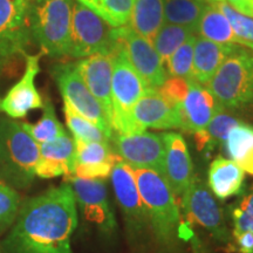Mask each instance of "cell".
Segmentation results:
<instances>
[{
	"mask_svg": "<svg viewBox=\"0 0 253 253\" xmlns=\"http://www.w3.org/2000/svg\"><path fill=\"white\" fill-rule=\"evenodd\" d=\"M224 148L231 161L253 176V126L242 122L233 126L224 142Z\"/></svg>",
	"mask_w": 253,
	"mask_h": 253,
	"instance_id": "cell-24",
	"label": "cell"
},
{
	"mask_svg": "<svg viewBox=\"0 0 253 253\" xmlns=\"http://www.w3.org/2000/svg\"><path fill=\"white\" fill-rule=\"evenodd\" d=\"M132 119L142 131L148 128L158 130L179 129V118L173 109L162 99L157 89L147 88L132 109Z\"/></svg>",
	"mask_w": 253,
	"mask_h": 253,
	"instance_id": "cell-20",
	"label": "cell"
},
{
	"mask_svg": "<svg viewBox=\"0 0 253 253\" xmlns=\"http://www.w3.org/2000/svg\"><path fill=\"white\" fill-rule=\"evenodd\" d=\"M126 58L144 81L147 88L158 89L169 78L166 66L149 40L132 30L130 25L116 28Z\"/></svg>",
	"mask_w": 253,
	"mask_h": 253,
	"instance_id": "cell-14",
	"label": "cell"
},
{
	"mask_svg": "<svg viewBox=\"0 0 253 253\" xmlns=\"http://www.w3.org/2000/svg\"><path fill=\"white\" fill-rule=\"evenodd\" d=\"M42 52L36 55H25V71L13 87L9 88L0 99V112L12 120L23 119L32 110L41 109L43 100L36 86V79L40 72Z\"/></svg>",
	"mask_w": 253,
	"mask_h": 253,
	"instance_id": "cell-15",
	"label": "cell"
},
{
	"mask_svg": "<svg viewBox=\"0 0 253 253\" xmlns=\"http://www.w3.org/2000/svg\"><path fill=\"white\" fill-rule=\"evenodd\" d=\"M232 238L239 253H253V184L230 205Z\"/></svg>",
	"mask_w": 253,
	"mask_h": 253,
	"instance_id": "cell-23",
	"label": "cell"
},
{
	"mask_svg": "<svg viewBox=\"0 0 253 253\" xmlns=\"http://www.w3.org/2000/svg\"><path fill=\"white\" fill-rule=\"evenodd\" d=\"M110 144L115 154L129 167L153 170L164 177L166 145L162 134L147 130L130 135L114 132Z\"/></svg>",
	"mask_w": 253,
	"mask_h": 253,
	"instance_id": "cell-12",
	"label": "cell"
},
{
	"mask_svg": "<svg viewBox=\"0 0 253 253\" xmlns=\"http://www.w3.org/2000/svg\"><path fill=\"white\" fill-rule=\"evenodd\" d=\"M242 122V120L236 118L233 114L226 112V109L220 110L213 116L204 130L194 134L198 150L207 151L209 154L217 147L223 145L231 129Z\"/></svg>",
	"mask_w": 253,
	"mask_h": 253,
	"instance_id": "cell-27",
	"label": "cell"
},
{
	"mask_svg": "<svg viewBox=\"0 0 253 253\" xmlns=\"http://www.w3.org/2000/svg\"><path fill=\"white\" fill-rule=\"evenodd\" d=\"M208 1L205 0H163L166 24L179 25L197 34V28Z\"/></svg>",
	"mask_w": 253,
	"mask_h": 253,
	"instance_id": "cell-28",
	"label": "cell"
},
{
	"mask_svg": "<svg viewBox=\"0 0 253 253\" xmlns=\"http://www.w3.org/2000/svg\"><path fill=\"white\" fill-rule=\"evenodd\" d=\"M238 43L220 45L204 38H196L194 46L191 79L198 84L208 86L231 50Z\"/></svg>",
	"mask_w": 253,
	"mask_h": 253,
	"instance_id": "cell-21",
	"label": "cell"
},
{
	"mask_svg": "<svg viewBox=\"0 0 253 253\" xmlns=\"http://www.w3.org/2000/svg\"><path fill=\"white\" fill-rule=\"evenodd\" d=\"M115 46V28L90 8L74 0L68 56L84 59L94 54H112Z\"/></svg>",
	"mask_w": 253,
	"mask_h": 253,
	"instance_id": "cell-8",
	"label": "cell"
},
{
	"mask_svg": "<svg viewBox=\"0 0 253 253\" xmlns=\"http://www.w3.org/2000/svg\"><path fill=\"white\" fill-rule=\"evenodd\" d=\"M0 181L4 182V178H2V171H1V167H0Z\"/></svg>",
	"mask_w": 253,
	"mask_h": 253,
	"instance_id": "cell-41",
	"label": "cell"
},
{
	"mask_svg": "<svg viewBox=\"0 0 253 253\" xmlns=\"http://www.w3.org/2000/svg\"><path fill=\"white\" fill-rule=\"evenodd\" d=\"M195 41L196 36H192L172 53L169 60L164 63L168 74L171 77L186 79V80L191 79Z\"/></svg>",
	"mask_w": 253,
	"mask_h": 253,
	"instance_id": "cell-35",
	"label": "cell"
},
{
	"mask_svg": "<svg viewBox=\"0 0 253 253\" xmlns=\"http://www.w3.org/2000/svg\"><path fill=\"white\" fill-rule=\"evenodd\" d=\"M155 239L172 249L182 239L181 213L175 195L164 177L148 169L131 168Z\"/></svg>",
	"mask_w": 253,
	"mask_h": 253,
	"instance_id": "cell-2",
	"label": "cell"
},
{
	"mask_svg": "<svg viewBox=\"0 0 253 253\" xmlns=\"http://www.w3.org/2000/svg\"><path fill=\"white\" fill-rule=\"evenodd\" d=\"M77 205L84 219L103 235H114L118 229L115 214L109 203L108 191L102 179H84L69 176Z\"/></svg>",
	"mask_w": 253,
	"mask_h": 253,
	"instance_id": "cell-13",
	"label": "cell"
},
{
	"mask_svg": "<svg viewBox=\"0 0 253 253\" xmlns=\"http://www.w3.org/2000/svg\"><path fill=\"white\" fill-rule=\"evenodd\" d=\"M192 36H196V33L188 27L173 24H164L157 31L154 39L151 40V45L154 46L157 54L162 59L163 63H166L172 55V53Z\"/></svg>",
	"mask_w": 253,
	"mask_h": 253,
	"instance_id": "cell-31",
	"label": "cell"
},
{
	"mask_svg": "<svg viewBox=\"0 0 253 253\" xmlns=\"http://www.w3.org/2000/svg\"><path fill=\"white\" fill-rule=\"evenodd\" d=\"M197 33L202 38L220 45L237 43L235 33L231 27L230 21L224 15L217 2H208L203 14L199 20Z\"/></svg>",
	"mask_w": 253,
	"mask_h": 253,
	"instance_id": "cell-26",
	"label": "cell"
},
{
	"mask_svg": "<svg viewBox=\"0 0 253 253\" xmlns=\"http://www.w3.org/2000/svg\"><path fill=\"white\" fill-rule=\"evenodd\" d=\"M157 90L162 99L175 109L184 102L189 90V80L178 77L168 78Z\"/></svg>",
	"mask_w": 253,
	"mask_h": 253,
	"instance_id": "cell-37",
	"label": "cell"
},
{
	"mask_svg": "<svg viewBox=\"0 0 253 253\" xmlns=\"http://www.w3.org/2000/svg\"><path fill=\"white\" fill-rule=\"evenodd\" d=\"M75 141V164H97L109 161H122L110 143Z\"/></svg>",
	"mask_w": 253,
	"mask_h": 253,
	"instance_id": "cell-33",
	"label": "cell"
},
{
	"mask_svg": "<svg viewBox=\"0 0 253 253\" xmlns=\"http://www.w3.org/2000/svg\"><path fill=\"white\" fill-rule=\"evenodd\" d=\"M226 2L230 6H232L236 11H238L239 13L253 18V12L250 7V0H226Z\"/></svg>",
	"mask_w": 253,
	"mask_h": 253,
	"instance_id": "cell-39",
	"label": "cell"
},
{
	"mask_svg": "<svg viewBox=\"0 0 253 253\" xmlns=\"http://www.w3.org/2000/svg\"><path fill=\"white\" fill-rule=\"evenodd\" d=\"M245 172L233 161L218 156L210 164L208 183L214 197L224 201L239 196L244 190Z\"/></svg>",
	"mask_w": 253,
	"mask_h": 253,
	"instance_id": "cell-22",
	"label": "cell"
},
{
	"mask_svg": "<svg viewBox=\"0 0 253 253\" xmlns=\"http://www.w3.org/2000/svg\"><path fill=\"white\" fill-rule=\"evenodd\" d=\"M19 201V194L13 186L0 181V231L7 229L17 219Z\"/></svg>",
	"mask_w": 253,
	"mask_h": 253,
	"instance_id": "cell-36",
	"label": "cell"
},
{
	"mask_svg": "<svg viewBox=\"0 0 253 253\" xmlns=\"http://www.w3.org/2000/svg\"><path fill=\"white\" fill-rule=\"evenodd\" d=\"M74 0H30L31 36L43 54L68 56Z\"/></svg>",
	"mask_w": 253,
	"mask_h": 253,
	"instance_id": "cell-5",
	"label": "cell"
},
{
	"mask_svg": "<svg viewBox=\"0 0 253 253\" xmlns=\"http://www.w3.org/2000/svg\"><path fill=\"white\" fill-rule=\"evenodd\" d=\"M182 207L189 218L203 226L217 242L230 245L232 237L227 229L224 211L203 179L194 175L182 196Z\"/></svg>",
	"mask_w": 253,
	"mask_h": 253,
	"instance_id": "cell-10",
	"label": "cell"
},
{
	"mask_svg": "<svg viewBox=\"0 0 253 253\" xmlns=\"http://www.w3.org/2000/svg\"><path fill=\"white\" fill-rule=\"evenodd\" d=\"M208 2H219V1H224V0H205Z\"/></svg>",
	"mask_w": 253,
	"mask_h": 253,
	"instance_id": "cell-40",
	"label": "cell"
},
{
	"mask_svg": "<svg viewBox=\"0 0 253 253\" xmlns=\"http://www.w3.org/2000/svg\"><path fill=\"white\" fill-rule=\"evenodd\" d=\"M56 84L65 102L80 115L89 120L112 140L114 130L108 116L99 101L94 97L81 78L77 63H61L55 66L52 72Z\"/></svg>",
	"mask_w": 253,
	"mask_h": 253,
	"instance_id": "cell-9",
	"label": "cell"
},
{
	"mask_svg": "<svg viewBox=\"0 0 253 253\" xmlns=\"http://www.w3.org/2000/svg\"><path fill=\"white\" fill-rule=\"evenodd\" d=\"M77 68L84 84L99 101L110 123L113 118L112 77L113 58L110 54H94L79 60Z\"/></svg>",
	"mask_w": 253,
	"mask_h": 253,
	"instance_id": "cell-18",
	"label": "cell"
},
{
	"mask_svg": "<svg viewBox=\"0 0 253 253\" xmlns=\"http://www.w3.org/2000/svg\"><path fill=\"white\" fill-rule=\"evenodd\" d=\"M223 109L219 101L207 86L190 79L184 102L176 108L179 118V129L191 134L204 130L213 116Z\"/></svg>",
	"mask_w": 253,
	"mask_h": 253,
	"instance_id": "cell-16",
	"label": "cell"
},
{
	"mask_svg": "<svg viewBox=\"0 0 253 253\" xmlns=\"http://www.w3.org/2000/svg\"><path fill=\"white\" fill-rule=\"evenodd\" d=\"M40 147L25 130L23 122L0 119V167L4 182L27 188L36 178Z\"/></svg>",
	"mask_w": 253,
	"mask_h": 253,
	"instance_id": "cell-4",
	"label": "cell"
},
{
	"mask_svg": "<svg viewBox=\"0 0 253 253\" xmlns=\"http://www.w3.org/2000/svg\"><path fill=\"white\" fill-rule=\"evenodd\" d=\"M78 205L71 184L54 186L19 210L6 246L11 253H73Z\"/></svg>",
	"mask_w": 253,
	"mask_h": 253,
	"instance_id": "cell-1",
	"label": "cell"
},
{
	"mask_svg": "<svg viewBox=\"0 0 253 253\" xmlns=\"http://www.w3.org/2000/svg\"><path fill=\"white\" fill-rule=\"evenodd\" d=\"M163 23V0H134L129 25L136 33L151 42Z\"/></svg>",
	"mask_w": 253,
	"mask_h": 253,
	"instance_id": "cell-25",
	"label": "cell"
},
{
	"mask_svg": "<svg viewBox=\"0 0 253 253\" xmlns=\"http://www.w3.org/2000/svg\"><path fill=\"white\" fill-rule=\"evenodd\" d=\"M63 114H65L66 123H67L68 129L73 134L74 140L110 143V138L101 130L99 126L80 115L65 101H63Z\"/></svg>",
	"mask_w": 253,
	"mask_h": 253,
	"instance_id": "cell-32",
	"label": "cell"
},
{
	"mask_svg": "<svg viewBox=\"0 0 253 253\" xmlns=\"http://www.w3.org/2000/svg\"><path fill=\"white\" fill-rule=\"evenodd\" d=\"M207 87L227 112L253 118V50L236 45Z\"/></svg>",
	"mask_w": 253,
	"mask_h": 253,
	"instance_id": "cell-3",
	"label": "cell"
},
{
	"mask_svg": "<svg viewBox=\"0 0 253 253\" xmlns=\"http://www.w3.org/2000/svg\"><path fill=\"white\" fill-rule=\"evenodd\" d=\"M90 8L114 28L130 23L134 0H77Z\"/></svg>",
	"mask_w": 253,
	"mask_h": 253,
	"instance_id": "cell-29",
	"label": "cell"
},
{
	"mask_svg": "<svg viewBox=\"0 0 253 253\" xmlns=\"http://www.w3.org/2000/svg\"><path fill=\"white\" fill-rule=\"evenodd\" d=\"M110 179L126 232L132 240L143 238L150 227L131 167L119 161L113 168Z\"/></svg>",
	"mask_w": 253,
	"mask_h": 253,
	"instance_id": "cell-11",
	"label": "cell"
},
{
	"mask_svg": "<svg viewBox=\"0 0 253 253\" xmlns=\"http://www.w3.org/2000/svg\"><path fill=\"white\" fill-rule=\"evenodd\" d=\"M116 46L113 50L112 101L114 132L120 135L138 134L142 130L132 119L134 106L144 94L147 86L126 58L123 47L116 33Z\"/></svg>",
	"mask_w": 253,
	"mask_h": 253,
	"instance_id": "cell-6",
	"label": "cell"
},
{
	"mask_svg": "<svg viewBox=\"0 0 253 253\" xmlns=\"http://www.w3.org/2000/svg\"><path fill=\"white\" fill-rule=\"evenodd\" d=\"M40 160L36 177L42 179L73 175L75 168V141L67 132L55 140L39 144Z\"/></svg>",
	"mask_w": 253,
	"mask_h": 253,
	"instance_id": "cell-19",
	"label": "cell"
},
{
	"mask_svg": "<svg viewBox=\"0 0 253 253\" xmlns=\"http://www.w3.org/2000/svg\"><path fill=\"white\" fill-rule=\"evenodd\" d=\"M119 161H109V162L97 164H75L74 172L72 176L84 179H107L110 177L113 168Z\"/></svg>",
	"mask_w": 253,
	"mask_h": 253,
	"instance_id": "cell-38",
	"label": "cell"
},
{
	"mask_svg": "<svg viewBox=\"0 0 253 253\" xmlns=\"http://www.w3.org/2000/svg\"><path fill=\"white\" fill-rule=\"evenodd\" d=\"M30 0H0V75L17 71L31 43Z\"/></svg>",
	"mask_w": 253,
	"mask_h": 253,
	"instance_id": "cell-7",
	"label": "cell"
},
{
	"mask_svg": "<svg viewBox=\"0 0 253 253\" xmlns=\"http://www.w3.org/2000/svg\"><path fill=\"white\" fill-rule=\"evenodd\" d=\"M217 5L230 21L237 43L253 50V18L239 13L226 1H219Z\"/></svg>",
	"mask_w": 253,
	"mask_h": 253,
	"instance_id": "cell-34",
	"label": "cell"
},
{
	"mask_svg": "<svg viewBox=\"0 0 253 253\" xmlns=\"http://www.w3.org/2000/svg\"><path fill=\"white\" fill-rule=\"evenodd\" d=\"M42 109V116L38 120L37 123L23 122L25 130L32 136V138L38 144L53 141L67 132L63 128V126L60 123L59 119L56 118L55 109L52 101L49 99L43 101Z\"/></svg>",
	"mask_w": 253,
	"mask_h": 253,
	"instance_id": "cell-30",
	"label": "cell"
},
{
	"mask_svg": "<svg viewBox=\"0 0 253 253\" xmlns=\"http://www.w3.org/2000/svg\"><path fill=\"white\" fill-rule=\"evenodd\" d=\"M162 136L166 145L164 179L171 188L173 195L182 197L195 175L188 145L178 132H164Z\"/></svg>",
	"mask_w": 253,
	"mask_h": 253,
	"instance_id": "cell-17",
	"label": "cell"
}]
</instances>
